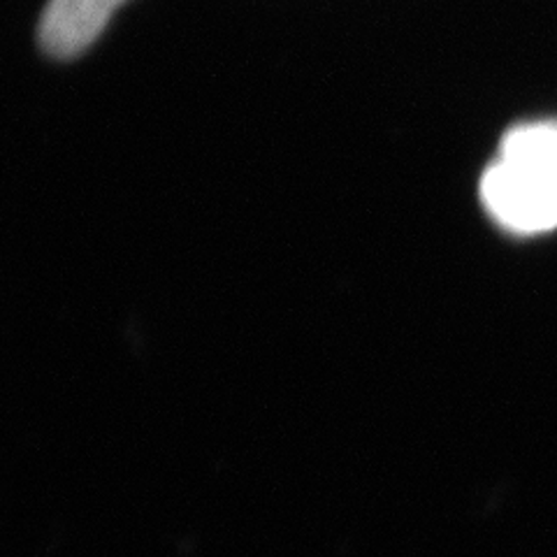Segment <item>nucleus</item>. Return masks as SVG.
<instances>
[{
  "label": "nucleus",
  "instance_id": "nucleus-1",
  "mask_svg": "<svg viewBox=\"0 0 557 557\" xmlns=\"http://www.w3.org/2000/svg\"><path fill=\"white\" fill-rule=\"evenodd\" d=\"M481 198L511 233L557 228V121H532L504 135L497 161L483 172Z\"/></svg>",
  "mask_w": 557,
  "mask_h": 557
},
{
  "label": "nucleus",
  "instance_id": "nucleus-2",
  "mask_svg": "<svg viewBox=\"0 0 557 557\" xmlns=\"http://www.w3.org/2000/svg\"><path fill=\"white\" fill-rule=\"evenodd\" d=\"M124 0H47L38 38L49 57L73 59L98 40Z\"/></svg>",
  "mask_w": 557,
  "mask_h": 557
}]
</instances>
